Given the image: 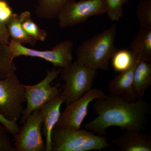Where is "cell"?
Returning <instances> with one entry per match:
<instances>
[{"label": "cell", "instance_id": "cell-4", "mask_svg": "<svg viewBox=\"0 0 151 151\" xmlns=\"http://www.w3.org/2000/svg\"><path fill=\"white\" fill-rule=\"evenodd\" d=\"M97 74V70L76 61L60 68L59 75L65 81L63 91L60 93L63 103L68 105L92 89Z\"/></svg>", "mask_w": 151, "mask_h": 151}, {"label": "cell", "instance_id": "cell-15", "mask_svg": "<svg viewBox=\"0 0 151 151\" xmlns=\"http://www.w3.org/2000/svg\"><path fill=\"white\" fill-rule=\"evenodd\" d=\"M151 85V60H140L135 69L133 88L138 99H142L146 90Z\"/></svg>", "mask_w": 151, "mask_h": 151}, {"label": "cell", "instance_id": "cell-13", "mask_svg": "<svg viewBox=\"0 0 151 151\" xmlns=\"http://www.w3.org/2000/svg\"><path fill=\"white\" fill-rule=\"evenodd\" d=\"M112 142L121 151H151V137L142 131H125Z\"/></svg>", "mask_w": 151, "mask_h": 151}, {"label": "cell", "instance_id": "cell-16", "mask_svg": "<svg viewBox=\"0 0 151 151\" xmlns=\"http://www.w3.org/2000/svg\"><path fill=\"white\" fill-rule=\"evenodd\" d=\"M35 13L39 18L51 20L57 19L62 9L76 0H35Z\"/></svg>", "mask_w": 151, "mask_h": 151}, {"label": "cell", "instance_id": "cell-3", "mask_svg": "<svg viewBox=\"0 0 151 151\" xmlns=\"http://www.w3.org/2000/svg\"><path fill=\"white\" fill-rule=\"evenodd\" d=\"M52 151L101 150L111 147L107 138L85 129H67L55 127L52 133Z\"/></svg>", "mask_w": 151, "mask_h": 151}, {"label": "cell", "instance_id": "cell-23", "mask_svg": "<svg viewBox=\"0 0 151 151\" xmlns=\"http://www.w3.org/2000/svg\"><path fill=\"white\" fill-rule=\"evenodd\" d=\"M6 129L0 124V151H16Z\"/></svg>", "mask_w": 151, "mask_h": 151}, {"label": "cell", "instance_id": "cell-26", "mask_svg": "<svg viewBox=\"0 0 151 151\" xmlns=\"http://www.w3.org/2000/svg\"><path fill=\"white\" fill-rule=\"evenodd\" d=\"M9 40L10 37L5 24L0 22V43L9 44Z\"/></svg>", "mask_w": 151, "mask_h": 151}, {"label": "cell", "instance_id": "cell-18", "mask_svg": "<svg viewBox=\"0 0 151 151\" xmlns=\"http://www.w3.org/2000/svg\"><path fill=\"white\" fill-rule=\"evenodd\" d=\"M20 21L25 32L36 41H44L47 37V33L41 29L33 20L29 11H25L19 15Z\"/></svg>", "mask_w": 151, "mask_h": 151}, {"label": "cell", "instance_id": "cell-7", "mask_svg": "<svg viewBox=\"0 0 151 151\" xmlns=\"http://www.w3.org/2000/svg\"><path fill=\"white\" fill-rule=\"evenodd\" d=\"M9 45L14 59L20 56L39 58L50 62L55 67L59 68L67 67L73 62V43L69 40L61 42L50 50L33 49L12 40Z\"/></svg>", "mask_w": 151, "mask_h": 151}, {"label": "cell", "instance_id": "cell-11", "mask_svg": "<svg viewBox=\"0 0 151 151\" xmlns=\"http://www.w3.org/2000/svg\"><path fill=\"white\" fill-rule=\"evenodd\" d=\"M134 57L131 66L120 72L119 75L110 81L108 85L110 94L129 102H133L138 99L133 88V84L135 69L139 60L134 56Z\"/></svg>", "mask_w": 151, "mask_h": 151}, {"label": "cell", "instance_id": "cell-17", "mask_svg": "<svg viewBox=\"0 0 151 151\" xmlns=\"http://www.w3.org/2000/svg\"><path fill=\"white\" fill-rule=\"evenodd\" d=\"M6 25L12 40L22 44H29L31 46H34L35 44L37 42L30 37L23 28L19 15L13 14Z\"/></svg>", "mask_w": 151, "mask_h": 151}, {"label": "cell", "instance_id": "cell-21", "mask_svg": "<svg viewBox=\"0 0 151 151\" xmlns=\"http://www.w3.org/2000/svg\"><path fill=\"white\" fill-rule=\"evenodd\" d=\"M140 28L151 29V0H142L136 10Z\"/></svg>", "mask_w": 151, "mask_h": 151}, {"label": "cell", "instance_id": "cell-9", "mask_svg": "<svg viewBox=\"0 0 151 151\" xmlns=\"http://www.w3.org/2000/svg\"><path fill=\"white\" fill-rule=\"evenodd\" d=\"M19 132L14 136L16 151H45L42 136L43 118L40 109L28 116Z\"/></svg>", "mask_w": 151, "mask_h": 151}, {"label": "cell", "instance_id": "cell-8", "mask_svg": "<svg viewBox=\"0 0 151 151\" xmlns=\"http://www.w3.org/2000/svg\"><path fill=\"white\" fill-rule=\"evenodd\" d=\"M106 0H80L68 3L57 19L61 28L73 26L86 22L90 17L106 13Z\"/></svg>", "mask_w": 151, "mask_h": 151}, {"label": "cell", "instance_id": "cell-24", "mask_svg": "<svg viewBox=\"0 0 151 151\" xmlns=\"http://www.w3.org/2000/svg\"><path fill=\"white\" fill-rule=\"evenodd\" d=\"M13 14L8 3L5 0H0V22L6 24Z\"/></svg>", "mask_w": 151, "mask_h": 151}, {"label": "cell", "instance_id": "cell-2", "mask_svg": "<svg viewBox=\"0 0 151 151\" xmlns=\"http://www.w3.org/2000/svg\"><path fill=\"white\" fill-rule=\"evenodd\" d=\"M115 25L84 41L76 50L77 62L95 69L108 70L110 61L117 51Z\"/></svg>", "mask_w": 151, "mask_h": 151}, {"label": "cell", "instance_id": "cell-19", "mask_svg": "<svg viewBox=\"0 0 151 151\" xmlns=\"http://www.w3.org/2000/svg\"><path fill=\"white\" fill-rule=\"evenodd\" d=\"M14 59L9 44L0 43V79L16 71Z\"/></svg>", "mask_w": 151, "mask_h": 151}, {"label": "cell", "instance_id": "cell-5", "mask_svg": "<svg viewBox=\"0 0 151 151\" xmlns=\"http://www.w3.org/2000/svg\"><path fill=\"white\" fill-rule=\"evenodd\" d=\"M25 102L24 88L15 72L0 79V114L4 118L17 123L21 117Z\"/></svg>", "mask_w": 151, "mask_h": 151}, {"label": "cell", "instance_id": "cell-10", "mask_svg": "<svg viewBox=\"0 0 151 151\" xmlns=\"http://www.w3.org/2000/svg\"><path fill=\"white\" fill-rule=\"evenodd\" d=\"M105 95L100 89L92 88L79 99L66 105L55 127L67 129H79L87 116L89 104Z\"/></svg>", "mask_w": 151, "mask_h": 151}, {"label": "cell", "instance_id": "cell-20", "mask_svg": "<svg viewBox=\"0 0 151 151\" xmlns=\"http://www.w3.org/2000/svg\"><path fill=\"white\" fill-rule=\"evenodd\" d=\"M134 59L133 53L130 49H123L117 50L111 61L113 70L120 73L131 66Z\"/></svg>", "mask_w": 151, "mask_h": 151}, {"label": "cell", "instance_id": "cell-1", "mask_svg": "<svg viewBox=\"0 0 151 151\" xmlns=\"http://www.w3.org/2000/svg\"><path fill=\"white\" fill-rule=\"evenodd\" d=\"M92 109L97 117L84 128L100 136L106 135L111 127L142 132L151 111V105L142 99L129 102L111 94L94 100Z\"/></svg>", "mask_w": 151, "mask_h": 151}, {"label": "cell", "instance_id": "cell-6", "mask_svg": "<svg viewBox=\"0 0 151 151\" xmlns=\"http://www.w3.org/2000/svg\"><path fill=\"white\" fill-rule=\"evenodd\" d=\"M60 68L47 69L43 80L34 85L23 86L25 92L26 108L24 110L20 122L24 124L27 118L34 111L40 109L44 105L60 94L59 84L52 86L51 83L60 73Z\"/></svg>", "mask_w": 151, "mask_h": 151}, {"label": "cell", "instance_id": "cell-12", "mask_svg": "<svg viewBox=\"0 0 151 151\" xmlns=\"http://www.w3.org/2000/svg\"><path fill=\"white\" fill-rule=\"evenodd\" d=\"M63 103V100L60 94L40 108L43 118L42 130V134L45 137V151H52V133L60 117Z\"/></svg>", "mask_w": 151, "mask_h": 151}, {"label": "cell", "instance_id": "cell-25", "mask_svg": "<svg viewBox=\"0 0 151 151\" xmlns=\"http://www.w3.org/2000/svg\"><path fill=\"white\" fill-rule=\"evenodd\" d=\"M0 124L3 125L9 133L14 137L19 132V127L17 122H12L6 119L0 114Z\"/></svg>", "mask_w": 151, "mask_h": 151}, {"label": "cell", "instance_id": "cell-14", "mask_svg": "<svg viewBox=\"0 0 151 151\" xmlns=\"http://www.w3.org/2000/svg\"><path fill=\"white\" fill-rule=\"evenodd\" d=\"M129 49L139 60H151V29L140 28Z\"/></svg>", "mask_w": 151, "mask_h": 151}, {"label": "cell", "instance_id": "cell-22", "mask_svg": "<svg viewBox=\"0 0 151 151\" xmlns=\"http://www.w3.org/2000/svg\"><path fill=\"white\" fill-rule=\"evenodd\" d=\"M129 0H106L107 14L108 17L112 21H118L124 14V5Z\"/></svg>", "mask_w": 151, "mask_h": 151}]
</instances>
